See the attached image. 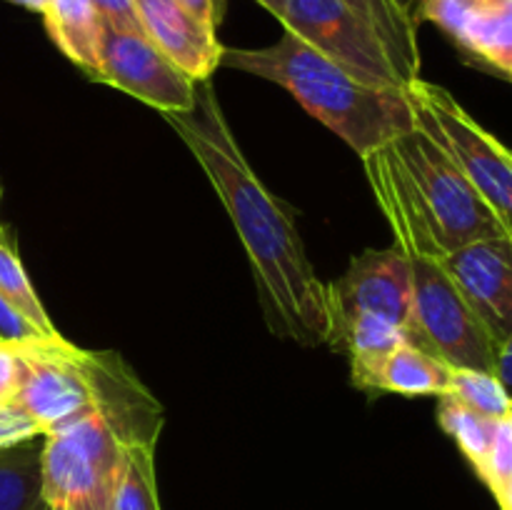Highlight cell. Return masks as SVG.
Segmentation results:
<instances>
[{
	"label": "cell",
	"instance_id": "6da1fadb",
	"mask_svg": "<svg viewBox=\"0 0 512 510\" xmlns=\"http://www.w3.org/2000/svg\"><path fill=\"white\" fill-rule=\"evenodd\" d=\"M165 120L205 170L243 240L270 333L305 348L328 343L325 283L310 263L293 210L250 168L213 83H195L193 108L165 113Z\"/></svg>",
	"mask_w": 512,
	"mask_h": 510
},
{
	"label": "cell",
	"instance_id": "7a4b0ae2",
	"mask_svg": "<svg viewBox=\"0 0 512 510\" xmlns=\"http://www.w3.org/2000/svg\"><path fill=\"white\" fill-rule=\"evenodd\" d=\"M220 65L285 88L360 158L415 128L405 88H378L355 78L290 30L265 48H223Z\"/></svg>",
	"mask_w": 512,
	"mask_h": 510
},
{
	"label": "cell",
	"instance_id": "3957f363",
	"mask_svg": "<svg viewBox=\"0 0 512 510\" xmlns=\"http://www.w3.org/2000/svg\"><path fill=\"white\" fill-rule=\"evenodd\" d=\"M163 408L133 370L95 408L43 435L48 510H110L133 443H158Z\"/></svg>",
	"mask_w": 512,
	"mask_h": 510
},
{
	"label": "cell",
	"instance_id": "277c9868",
	"mask_svg": "<svg viewBox=\"0 0 512 510\" xmlns=\"http://www.w3.org/2000/svg\"><path fill=\"white\" fill-rule=\"evenodd\" d=\"M388 145L443 253L475 240L512 235L510 225L428 135L413 128Z\"/></svg>",
	"mask_w": 512,
	"mask_h": 510
},
{
	"label": "cell",
	"instance_id": "5b68a950",
	"mask_svg": "<svg viewBox=\"0 0 512 510\" xmlns=\"http://www.w3.org/2000/svg\"><path fill=\"white\" fill-rule=\"evenodd\" d=\"M413 125L428 135L450 163L480 190L498 218L512 228V155L453 95L415 78L405 85Z\"/></svg>",
	"mask_w": 512,
	"mask_h": 510
},
{
	"label": "cell",
	"instance_id": "8992f818",
	"mask_svg": "<svg viewBox=\"0 0 512 510\" xmlns=\"http://www.w3.org/2000/svg\"><path fill=\"white\" fill-rule=\"evenodd\" d=\"M410 265L413 343L450 368L495 375V343L478 323L435 253H403Z\"/></svg>",
	"mask_w": 512,
	"mask_h": 510
},
{
	"label": "cell",
	"instance_id": "52a82bcc",
	"mask_svg": "<svg viewBox=\"0 0 512 510\" xmlns=\"http://www.w3.org/2000/svg\"><path fill=\"white\" fill-rule=\"evenodd\" d=\"M283 28L378 88H405L388 45L343 0H285Z\"/></svg>",
	"mask_w": 512,
	"mask_h": 510
},
{
	"label": "cell",
	"instance_id": "ba28073f",
	"mask_svg": "<svg viewBox=\"0 0 512 510\" xmlns=\"http://www.w3.org/2000/svg\"><path fill=\"white\" fill-rule=\"evenodd\" d=\"M330 315V335L363 315L400 325L413 340L410 315V265L398 245L370 248L350 260L348 270L335 283L325 285Z\"/></svg>",
	"mask_w": 512,
	"mask_h": 510
},
{
	"label": "cell",
	"instance_id": "9c48e42d",
	"mask_svg": "<svg viewBox=\"0 0 512 510\" xmlns=\"http://www.w3.org/2000/svg\"><path fill=\"white\" fill-rule=\"evenodd\" d=\"M95 83L113 85L160 113H185L195 103V83L185 78L145 35L105 25Z\"/></svg>",
	"mask_w": 512,
	"mask_h": 510
},
{
	"label": "cell",
	"instance_id": "30bf717a",
	"mask_svg": "<svg viewBox=\"0 0 512 510\" xmlns=\"http://www.w3.org/2000/svg\"><path fill=\"white\" fill-rule=\"evenodd\" d=\"M415 23L438 25L460 58L500 80L512 78V0H413Z\"/></svg>",
	"mask_w": 512,
	"mask_h": 510
},
{
	"label": "cell",
	"instance_id": "8fae6325",
	"mask_svg": "<svg viewBox=\"0 0 512 510\" xmlns=\"http://www.w3.org/2000/svg\"><path fill=\"white\" fill-rule=\"evenodd\" d=\"M440 263L495 348L512 340V235L475 240Z\"/></svg>",
	"mask_w": 512,
	"mask_h": 510
},
{
	"label": "cell",
	"instance_id": "7c38bea8",
	"mask_svg": "<svg viewBox=\"0 0 512 510\" xmlns=\"http://www.w3.org/2000/svg\"><path fill=\"white\" fill-rule=\"evenodd\" d=\"M143 35L193 83H205L220 68L218 30L205 25L178 0H133Z\"/></svg>",
	"mask_w": 512,
	"mask_h": 510
},
{
	"label": "cell",
	"instance_id": "4fadbf2b",
	"mask_svg": "<svg viewBox=\"0 0 512 510\" xmlns=\"http://www.w3.org/2000/svg\"><path fill=\"white\" fill-rule=\"evenodd\" d=\"M43 20L55 48L93 80L105 33V23L95 5L90 0H48Z\"/></svg>",
	"mask_w": 512,
	"mask_h": 510
},
{
	"label": "cell",
	"instance_id": "5bb4252c",
	"mask_svg": "<svg viewBox=\"0 0 512 510\" xmlns=\"http://www.w3.org/2000/svg\"><path fill=\"white\" fill-rule=\"evenodd\" d=\"M450 383V365L430 355L413 343H400L380 360L370 390L373 393H395L405 398L445 395Z\"/></svg>",
	"mask_w": 512,
	"mask_h": 510
},
{
	"label": "cell",
	"instance_id": "9a60e30c",
	"mask_svg": "<svg viewBox=\"0 0 512 510\" xmlns=\"http://www.w3.org/2000/svg\"><path fill=\"white\" fill-rule=\"evenodd\" d=\"M343 3L363 15L383 38L405 85L420 78L418 23L405 0H343Z\"/></svg>",
	"mask_w": 512,
	"mask_h": 510
},
{
	"label": "cell",
	"instance_id": "2e32d148",
	"mask_svg": "<svg viewBox=\"0 0 512 510\" xmlns=\"http://www.w3.org/2000/svg\"><path fill=\"white\" fill-rule=\"evenodd\" d=\"M43 438L0 448V510H48L40 475Z\"/></svg>",
	"mask_w": 512,
	"mask_h": 510
},
{
	"label": "cell",
	"instance_id": "e0dca14e",
	"mask_svg": "<svg viewBox=\"0 0 512 510\" xmlns=\"http://www.w3.org/2000/svg\"><path fill=\"white\" fill-rule=\"evenodd\" d=\"M438 418L445 433L458 443L460 453L465 455L470 468L478 473L480 465H483L485 458H488L490 448H493L495 433H498V423L503 418L500 420L485 418V415L465 408V405L460 403V400H455L453 395H440Z\"/></svg>",
	"mask_w": 512,
	"mask_h": 510
},
{
	"label": "cell",
	"instance_id": "ac0fdd59",
	"mask_svg": "<svg viewBox=\"0 0 512 510\" xmlns=\"http://www.w3.org/2000/svg\"><path fill=\"white\" fill-rule=\"evenodd\" d=\"M0 295L10 300L45 338L63 340L60 330L45 313L43 303H40L38 293H35L33 283H30L28 273H25L23 263H20L18 248H15L13 233L0 235Z\"/></svg>",
	"mask_w": 512,
	"mask_h": 510
},
{
	"label": "cell",
	"instance_id": "d6986e66",
	"mask_svg": "<svg viewBox=\"0 0 512 510\" xmlns=\"http://www.w3.org/2000/svg\"><path fill=\"white\" fill-rule=\"evenodd\" d=\"M110 510H160L155 443L130 445Z\"/></svg>",
	"mask_w": 512,
	"mask_h": 510
},
{
	"label": "cell",
	"instance_id": "ffe728a7",
	"mask_svg": "<svg viewBox=\"0 0 512 510\" xmlns=\"http://www.w3.org/2000/svg\"><path fill=\"white\" fill-rule=\"evenodd\" d=\"M445 395H453L465 408L475 410L485 418H512L508 388L495 375L483 373V370L450 368V383Z\"/></svg>",
	"mask_w": 512,
	"mask_h": 510
},
{
	"label": "cell",
	"instance_id": "44dd1931",
	"mask_svg": "<svg viewBox=\"0 0 512 510\" xmlns=\"http://www.w3.org/2000/svg\"><path fill=\"white\" fill-rule=\"evenodd\" d=\"M478 478L488 485L498 510H512V418L498 423L493 448L480 465Z\"/></svg>",
	"mask_w": 512,
	"mask_h": 510
},
{
	"label": "cell",
	"instance_id": "7402d4cb",
	"mask_svg": "<svg viewBox=\"0 0 512 510\" xmlns=\"http://www.w3.org/2000/svg\"><path fill=\"white\" fill-rule=\"evenodd\" d=\"M0 335L13 343H63V340H50L10 303L5 295H0Z\"/></svg>",
	"mask_w": 512,
	"mask_h": 510
},
{
	"label": "cell",
	"instance_id": "603a6c76",
	"mask_svg": "<svg viewBox=\"0 0 512 510\" xmlns=\"http://www.w3.org/2000/svg\"><path fill=\"white\" fill-rule=\"evenodd\" d=\"M30 438H43V435L38 433V428L33 425V420L18 408V403H15L13 398L0 403V448Z\"/></svg>",
	"mask_w": 512,
	"mask_h": 510
},
{
	"label": "cell",
	"instance_id": "cb8c5ba5",
	"mask_svg": "<svg viewBox=\"0 0 512 510\" xmlns=\"http://www.w3.org/2000/svg\"><path fill=\"white\" fill-rule=\"evenodd\" d=\"M23 368V343H13L0 335V403L13 398Z\"/></svg>",
	"mask_w": 512,
	"mask_h": 510
},
{
	"label": "cell",
	"instance_id": "d4e9b609",
	"mask_svg": "<svg viewBox=\"0 0 512 510\" xmlns=\"http://www.w3.org/2000/svg\"><path fill=\"white\" fill-rule=\"evenodd\" d=\"M90 3L95 5V10H98V15L108 28L143 35L133 0H90Z\"/></svg>",
	"mask_w": 512,
	"mask_h": 510
},
{
	"label": "cell",
	"instance_id": "484cf974",
	"mask_svg": "<svg viewBox=\"0 0 512 510\" xmlns=\"http://www.w3.org/2000/svg\"><path fill=\"white\" fill-rule=\"evenodd\" d=\"M188 13H193L195 18L203 20L205 25L218 30V25L223 23L225 15V0H178Z\"/></svg>",
	"mask_w": 512,
	"mask_h": 510
},
{
	"label": "cell",
	"instance_id": "4316f807",
	"mask_svg": "<svg viewBox=\"0 0 512 510\" xmlns=\"http://www.w3.org/2000/svg\"><path fill=\"white\" fill-rule=\"evenodd\" d=\"M260 5H263L265 10H268L270 15H275L278 20H283V13H285V0H258Z\"/></svg>",
	"mask_w": 512,
	"mask_h": 510
},
{
	"label": "cell",
	"instance_id": "83f0119b",
	"mask_svg": "<svg viewBox=\"0 0 512 510\" xmlns=\"http://www.w3.org/2000/svg\"><path fill=\"white\" fill-rule=\"evenodd\" d=\"M8 3L20 5V8L33 10V13H40V15H43V10H45V5H48V0H8Z\"/></svg>",
	"mask_w": 512,
	"mask_h": 510
},
{
	"label": "cell",
	"instance_id": "f1b7e54d",
	"mask_svg": "<svg viewBox=\"0 0 512 510\" xmlns=\"http://www.w3.org/2000/svg\"><path fill=\"white\" fill-rule=\"evenodd\" d=\"M0 195H3V183H0ZM8 233H10V230L5 228L3 223H0V235H8Z\"/></svg>",
	"mask_w": 512,
	"mask_h": 510
}]
</instances>
